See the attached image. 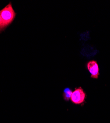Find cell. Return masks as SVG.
<instances>
[{"instance_id":"1","label":"cell","mask_w":110,"mask_h":123,"mask_svg":"<svg viewBox=\"0 0 110 123\" xmlns=\"http://www.w3.org/2000/svg\"><path fill=\"white\" fill-rule=\"evenodd\" d=\"M15 16L16 13L13 8L12 4L9 2L0 11V33L12 23Z\"/></svg>"},{"instance_id":"2","label":"cell","mask_w":110,"mask_h":123,"mask_svg":"<svg viewBox=\"0 0 110 123\" xmlns=\"http://www.w3.org/2000/svg\"><path fill=\"white\" fill-rule=\"evenodd\" d=\"M85 98V94L83 89L79 87L75 90L72 93L71 100L73 104L80 105L84 102Z\"/></svg>"},{"instance_id":"3","label":"cell","mask_w":110,"mask_h":123,"mask_svg":"<svg viewBox=\"0 0 110 123\" xmlns=\"http://www.w3.org/2000/svg\"><path fill=\"white\" fill-rule=\"evenodd\" d=\"M87 67L91 74V77L97 79L99 75V68L97 62L94 60L89 61L87 64Z\"/></svg>"},{"instance_id":"4","label":"cell","mask_w":110,"mask_h":123,"mask_svg":"<svg viewBox=\"0 0 110 123\" xmlns=\"http://www.w3.org/2000/svg\"><path fill=\"white\" fill-rule=\"evenodd\" d=\"M72 93H73L72 91L69 88H66L64 90L63 96L65 100L68 101L69 100V99H71Z\"/></svg>"}]
</instances>
